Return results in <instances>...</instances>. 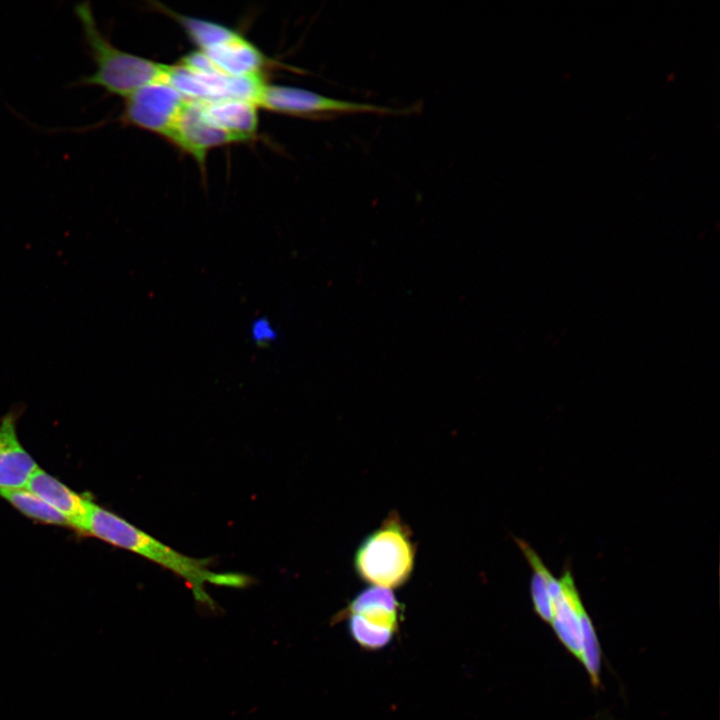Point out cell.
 I'll use <instances>...</instances> for the list:
<instances>
[{"instance_id": "5bb4252c", "label": "cell", "mask_w": 720, "mask_h": 720, "mask_svg": "<svg viewBox=\"0 0 720 720\" xmlns=\"http://www.w3.org/2000/svg\"><path fill=\"white\" fill-rule=\"evenodd\" d=\"M155 4V8L172 18L182 27L186 35L200 51L211 49L239 34L223 24L183 15L160 3Z\"/></svg>"}, {"instance_id": "5b68a950", "label": "cell", "mask_w": 720, "mask_h": 720, "mask_svg": "<svg viewBox=\"0 0 720 720\" xmlns=\"http://www.w3.org/2000/svg\"><path fill=\"white\" fill-rule=\"evenodd\" d=\"M256 105L266 110L302 117H330L338 114L401 113L399 109L335 99L319 93L291 86L265 83Z\"/></svg>"}, {"instance_id": "3957f363", "label": "cell", "mask_w": 720, "mask_h": 720, "mask_svg": "<svg viewBox=\"0 0 720 720\" xmlns=\"http://www.w3.org/2000/svg\"><path fill=\"white\" fill-rule=\"evenodd\" d=\"M409 526L396 511L390 512L379 527L370 532L353 555V568L371 586L399 588L411 578L416 545Z\"/></svg>"}, {"instance_id": "8fae6325", "label": "cell", "mask_w": 720, "mask_h": 720, "mask_svg": "<svg viewBox=\"0 0 720 720\" xmlns=\"http://www.w3.org/2000/svg\"><path fill=\"white\" fill-rule=\"evenodd\" d=\"M37 468L17 438L14 417L6 415L0 423V489L25 488Z\"/></svg>"}, {"instance_id": "7c38bea8", "label": "cell", "mask_w": 720, "mask_h": 720, "mask_svg": "<svg viewBox=\"0 0 720 720\" xmlns=\"http://www.w3.org/2000/svg\"><path fill=\"white\" fill-rule=\"evenodd\" d=\"M205 53L224 74L233 77L262 76L266 56L240 33Z\"/></svg>"}, {"instance_id": "8992f818", "label": "cell", "mask_w": 720, "mask_h": 720, "mask_svg": "<svg viewBox=\"0 0 720 720\" xmlns=\"http://www.w3.org/2000/svg\"><path fill=\"white\" fill-rule=\"evenodd\" d=\"M166 83L187 100L242 99L255 104L265 84L262 76L233 77L218 69L195 71L180 63L167 65Z\"/></svg>"}, {"instance_id": "9a60e30c", "label": "cell", "mask_w": 720, "mask_h": 720, "mask_svg": "<svg viewBox=\"0 0 720 720\" xmlns=\"http://www.w3.org/2000/svg\"><path fill=\"white\" fill-rule=\"evenodd\" d=\"M0 496L34 520L47 524L70 526L66 517L26 488L0 489Z\"/></svg>"}, {"instance_id": "277c9868", "label": "cell", "mask_w": 720, "mask_h": 720, "mask_svg": "<svg viewBox=\"0 0 720 720\" xmlns=\"http://www.w3.org/2000/svg\"><path fill=\"white\" fill-rule=\"evenodd\" d=\"M401 612V604L391 589L370 586L334 619H347L351 637L361 648L377 650L387 646L399 630Z\"/></svg>"}, {"instance_id": "4fadbf2b", "label": "cell", "mask_w": 720, "mask_h": 720, "mask_svg": "<svg viewBox=\"0 0 720 720\" xmlns=\"http://www.w3.org/2000/svg\"><path fill=\"white\" fill-rule=\"evenodd\" d=\"M200 102L207 116L238 142L255 136L258 129V106L255 103L242 99Z\"/></svg>"}, {"instance_id": "ba28073f", "label": "cell", "mask_w": 720, "mask_h": 720, "mask_svg": "<svg viewBox=\"0 0 720 720\" xmlns=\"http://www.w3.org/2000/svg\"><path fill=\"white\" fill-rule=\"evenodd\" d=\"M552 601L551 627L562 645L578 660L582 649V619L587 611L580 598L574 577L569 568L556 578L547 579Z\"/></svg>"}, {"instance_id": "2e32d148", "label": "cell", "mask_w": 720, "mask_h": 720, "mask_svg": "<svg viewBox=\"0 0 720 720\" xmlns=\"http://www.w3.org/2000/svg\"><path fill=\"white\" fill-rule=\"evenodd\" d=\"M252 335L256 342L263 343L273 340L276 333L265 319H258L252 327Z\"/></svg>"}, {"instance_id": "6da1fadb", "label": "cell", "mask_w": 720, "mask_h": 720, "mask_svg": "<svg viewBox=\"0 0 720 720\" xmlns=\"http://www.w3.org/2000/svg\"><path fill=\"white\" fill-rule=\"evenodd\" d=\"M82 532L113 546L133 552L182 578L198 604L216 612L218 607L206 592L205 584L228 588H246L252 578L236 572H215L211 560L195 558L157 540L124 518L92 502Z\"/></svg>"}, {"instance_id": "7a4b0ae2", "label": "cell", "mask_w": 720, "mask_h": 720, "mask_svg": "<svg viewBox=\"0 0 720 720\" xmlns=\"http://www.w3.org/2000/svg\"><path fill=\"white\" fill-rule=\"evenodd\" d=\"M74 13L95 69L72 86H96L107 94L125 98L150 83L166 82L167 65L116 47L99 28L89 2L76 4Z\"/></svg>"}, {"instance_id": "52a82bcc", "label": "cell", "mask_w": 720, "mask_h": 720, "mask_svg": "<svg viewBox=\"0 0 720 720\" xmlns=\"http://www.w3.org/2000/svg\"><path fill=\"white\" fill-rule=\"evenodd\" d=\"M119 121L168 138L185 99L166 82L150 83L125 97Z\"/></svg>"}, {"instance_id": "30bf717a", "label": "cell", "mask_w": 720, "mask_h": 720, "mask_svg": "<svg viewBox=\"0 0 720 720\" xmlns=\"http://www.w3.org/2000/svg\"><path fill=\"white\" fill-rule=\"evenodd\" d=\"M25 488L66 517L71 527L81 531L92 504L90 499L74 492L39 467Z\"/></svg>"}, {"instance_id": "9c48e42d", "label": "cell", "mask_w": 720, "mask_h": 720, "mask_svg": "<svg viewBox=\"0 0 720 720\" xmlns=\"http://www.w3.org/2000/svg\"><path fill=\"white\" fill-rule=\"evenodd\" d=\"M204 165L207 153L218 146L237 143L205 113L200 101L187 100L167 138Z\"/></svg>"}]
</instances>
